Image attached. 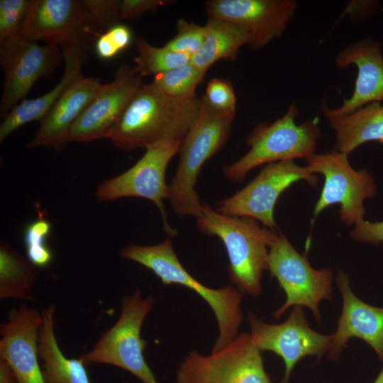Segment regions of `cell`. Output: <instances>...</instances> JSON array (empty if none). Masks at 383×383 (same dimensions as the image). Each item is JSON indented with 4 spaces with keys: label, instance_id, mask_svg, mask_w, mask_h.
Returning a JSON list of instances; mask_svg holds the SVG:
<instances>
[{
    "label": "cell",
    "instance_id": "obj_1",
    "mask_svg": "<svg viewBox=\"0 0 383 383\" xmlns=\"http://www.w3.org/2000/svg\"><path fill=\"white\" fill-rule=\"evenodd\" d=\"M201 98L166 95L151 82L132 97L106 136L118 148L131 151L166 140H183L196 122Z\"/></svg>",
    "mask_w": 383,
    "mask_h": 383
},
{
    "label": "cell",
    "instance_id": "obj_2",
    "mask_svg": "<svg viewBox=\"0 0 383 383\" xmlns=\"http://www.w3.org/2000/svg\"><path fill=\"white\" fill-rule=\"evenodd\" d=\"M196 219L199 231L218 237L223 243L229 260L228 277L234 287L241 293L260 296L276 231L261 227L252 218L220 213L206 202H202L201 213Z\"/></svg>",
    "mask_w": 383,
    "mask_h": 383
},
{
    "label": "cell",
    "instance_id": "obj_3",
    "mask_svg": "<svg viewBox=\"0 0 383 383\" xmlns=\"http://www.w3.org/2000/svg\"><path fill=\"white\" fill-rule=\"evenodd\" d=\"M120 255L152 271L163 284L187 287L206 301L218 327L211 352L223 348L238 335L243 321L242 293L234 286L212 289L196 280L181 264L169 238L153 245L130 244L121 249Z\"/></svg>",
    "mask_w": 383,
    "mask_h": 383
},
{
    "label": "cell",
    "instance_id": "obj_4",
    "mask_svg": "<svg viewBox=\"0 0 383 383\" xmlns=\"http://www.w3.org/2000/svg\"><path fill=\"white\" fill-rule=\"evenodd\" d=\"M233 118L213 110L201 98L199 116L182 140L175 174L169 184L170 201L178 216L199 217L202 202L196 191L204 164L228 140Z\"/></svg>",
    "mask_w": 383,
    "mask_h": 383
},
{
    "label": "cell",
    "instance_id": "obj_5",
    "mask_svg": "<svg viewBox=\"0 0 383 383\" xmlns=\"http://www.w3.org/2000/svg\"><path fill=\"white\" fill-rule=\"evenodd\" d=\"M299 109L294 103L271 124L260 123L248 135L249 150L236 162L223 168L231 182H242L254 168L279 161L307 158L313 155L321 135L318 118L296 123Z\"/></svg>",
    "mask_w": 383,
    "mask_h": 383
},
{
    "label": "cell",
    "instance_id": "obj_6",
    "mask_svg": "<svg viewBox=\"0 0 383 383\" xmlns=\"http://www.w3.org/2000/svg\"><path fill=\"white\" fill-rule=\"evenodd\" d=\"M154 302L152 296L143 298L140 289L125 296L118 320L101 335L92 349L79 357L83 363L113 365L143 383H159L145 360L147 341L140 336L143 323Z\"/></svg>",
    "mask_w": 383,
    "mask_h": 383
},
{
    "label": "cell",
    "instance_id": "obj_7",
    "mask_svg": "<svg viewBox=\"0 0 383 383\" xmlns=\"http://www.w3.org/2000/svg\"><path fill=\"white\" fill-rule=\"evenodd\" d=\"M176 379L177 383H272L261 351L246 333L209 355L190 352L180 363Z\"/></svg>",
    "mask_w": 383,
    "mask_h": 383
},
{
    "label": "cell",
    "instance_id": "obj_8",
    "mask_svg": "<svg viewBox=\"0 0 383 383\" xmlns=\"http://www.w3.org/2000/svg\"><path fill=\"white\" fill-rule=\"evenodd\" d=\"M267 270L286 294L284 304L272 314L274 318H279L291 306H301L310 309L320 321L319 303L331 299V270L313 269L280 232L270 248Z\"/></svg>",
    "mask_w": 383,
    "mask_h": 383
},
{
    "label": "cell",
    "instance_id": "obj_9",
    "mask_svg": "<svg viewBox=\"0 0 383 383\" xmlns=\"http://www.w3.org/2000/svg\"><path fill=\"white\" fill-rule=\"evenodd\" d=\"M307 168L313 174L324 176V184L314 206L317 216L328 206L340 204L339 217L348 226L363 220L364 202L376 195L373 175L367 170H355L348 161V155L337 151L316 154L306 159Z\"/></svg>",
    "mask_w": 383,
    "mask_h": 383
},
{
    "label": "cell",
    "instance_id": "obj_10",
    "mask_svg": "<svg viewBox=\"0 0 383 383\" xmlns=\"http://www.w3.org/2000/svg\"><path fill=\"white\" fill-rule=\"evenodd\" d=\"M182 140L157 143L145 149L135 164L122 174L104 181L96 192L101 201L123 197H140L153 202L162 218L163 228L170 237L177 231L168 223L164 200L170 199V187L165 179L167 167L179 152Z\"/></svg>",
    "mask_w": 383,
    "mask_h": 383
},
{
    "label": "cell",
    "instance_id": "obj_11",
    "mask_svg": "<svg viewBox=\"0 0 383 383\" xmlns=\"http://www.w3.org/2000/svg\"><path fill=\"white\" fill-rule=\"evenodd\" d=\"M299 180L306 181L311 187L318 184V177L306 166H299L294 160L268 164L242 189L217 202L214 209L223 215L252 218L275 231L274 209L277 199Z\"/></svg>",
    "mask_w": 383,
    "mask_h": 383
},
{
    "label": "cell",
    "instance_id": "obj_12",
    "mask_svg": "<svg viewBox=\"0 0 383 383\" xmlns=\"http://www.w3.org/2000/svg\"><path fill=\"white\" fill-rule=\"evenodd\" d=\"M59 45H39L20 35L0 43V64L4 83L0 115L4 118L26 99L34 83L52 73L63 60Z\"/></svg>",
    "mask_w": 383,
    "mask_h": 383
},
{
    "label": "cell",
    "instance_id": "obj_13",
    "mask_svg": "<svg viewBox=\"0 0 383 383\" xmlns=\"http://www.w3.org/2000/svg\"><path fill=\"white\" fill-rule=\"evenodd\" d=\"M250 335L257 348L279 356L284 363L281 383H288L291 373L303 357L321 358L330 351L332 335L316 332L308 324L303 309L294 306L287 320L280 324L266 323L252 313H248Z\"/></svg>",
    "mask_w": 383,
    "mask_h": 383
},
{
    "label": "cell",
    "instance_id": "obj_14",
    "mask_svg": "<svg viewBox=\"0 0 383 383\" xmlns=\"http://www.w3.org/2000/svg\"><path fill=\"white\" fill-rule=\"evenodd\" d=\"M143 84V77L134 67L121 65L114 79L101 84L92 101L72 126L70 143H85L106 138Z\"/></svg>",
    "mask_w": 383,
    "mask_h": 383
},
{
    "label": "cell",
    "instance_id": "obj_15",
    "mask_svg": "<svg viewBox=\"0 0 383 383\" xmlns=\"http://www.w3.org/2000/svg\"><path fill=\"white\" fill-rule=\"evenodd\" d=\"M299 4L295 0H210L205 10L208 17L246 27L251 35L250 48L258 50L282 35Z\"/></svg>",
    "mask_w": 383,
    "mask_h": 383
},
{
    "label": "cell",
    "instance_id": "obj_16",
    "mask_svg": "<svg viewBox=\"0 0 383 383\" xmlns=\"http://www.w3.org/2000/svg\"><path fill=\"white\" fill-rule=\"evenodd\" d=\"M41 312L23 304L11 309L0 326V356L12 368L18 383H45L38 363Z\"/></svg>",
    "mask_w": 383,
    "mask_h": 383
},
{
    "label": "cell",
    "instance_id": "obj_17",
    "mask_svg": "<svg viewBox=\"0 0 383 383\" xmlns=\"http://www.w3.org/2000/svg\"><path fill=\"white\" fill-rule=\"evenodd\" d=\"M95 35L87 23L82 1L77 0H34L20 34L37 43H72L84 47L87 40Z\"/></svg>",
    "mask_w": 383,
    "mask_h": 383
},
{
    "label": "cell",
    "instance_id": "obj_18",
    "mask_svg": "<svg viewBox=\"0 0 383 383\" xmlns=\"http://www.w3.org/2000/svg\"><path fill=\"white\" fill-rule=\"evenodd\" d=\"M335 64L340 69L356 66L357 76L352 96L344 99L340 106H323L326 117L344 116L383 100V55L379 41L366 38L347 45L336 55Z\"/></svg>",
    "mask_w": 383,
    "mask_h": 383
},
{
    "label": "cell",
    "instance_id": "obj_19",
    "mask_svg": "<svg viewBox=\"0 0 383 383\" xmlns=\"http://www.w3.org/2000/svg\"><path fill=\"white\" fill-rule=\"evenodd\" d=\"M336 282L343 299V309L336 331L332 334L328 357L337 360L351 338L365 341L383 362V308L368 304L353 292L350 279L339 271Z\"/></svg>",
    "mask_w": 383,
    "mask_h": 383
},
{
    "label": "cell",
    "instance_id": "obj_20",
    "mask_svg": "<svg viewBox=\"0 0 383 383\" xmlns=\"http://www.w3.org/2000/svg\"><path fill=\"white\" fill-rule=\"evenodd\" d=\"M102 84L93 77H82L73 84L40 121L28 148L61 151L70 143L72 126L92 101Z\"/></svg>",
    "mask_w": 383,
    "mask_h": 383
},
{
    "label": "cell",
    "instance_id": "obj_21",
    "mask_svg": "<svg viewBox=\"0 0 383 383\" xmlns=\"http://www.w3.org/2000/svg\"><path fill=\"white\" fill-rule=\"evenodd\" d=\"M65 68L59 82L48 92L35 99H25L4 118L0 126V141L23 125L41 121L64 93L84 75L82 69L86 60L85 47L72 43L60 45Z\"/></svg>",
    "mask_w": 383,
    "mask_h": 383
},
{
    "label": "cell",
    "instance_id": "obj_22",
    "mask_svg": "<svg viewBox=\"0 0 383 383\" xmlns=\"http://www.w3.org/2000/svg\"><path fill=\"white\" fill-rule=\"evenodd\" d=\"M40 312L38 355L44 362L42 370L45 383H91L80 358L66 357L58 345L54 328L55 306L50 304Z\"/></svg>",
    "mask_w": 383,
    "mask_h": 383
},
{
    "label": "cell",
    "instance_id": "obj_23",
    "mask_svg": "<svg viewBox=\"0 0 383 383\" xmlns=\"http://www.w3.org/2000/svg\"><path fill=\"white\" fill-rule=\"evenodd\" d=\"M335 133V151L349 155L361 145L383 144V106L368 104L348 114L326 117Z\"/></svg>",
    "mask_w": 383,
    "mask_h": 383
},
{
    "label": "cell",
    "instance_id": "obj_24",
    "mask_svg": "<svg viewBox=\"0 0 383 383\" xmlns=\"http://www.w3.org/2000/svg\"><path fill=\"white\" fill-rule=\"evenodd\" d=\"M206 38L201 49L191 58V63L207 72L218 60L234 61L241 47L251 43L249 30L240 24L208 17Z\"/></svg>",
    "mask_w": 383,
    "mask_h": 383
},
{
    "label": "cell",
    "instance_id": "obj_25",
    "mask_svg": "<svg viewBox=\"0 0 383 383\" xmlns=\"http://www.w3.org/2000/svg\"><path fill=\"white\" fill-rule=\"evenodd\" d=\"M36 267L12 249L0 243V299L33 301L30 289L37 277Z\"/></svg>",
    "mask_w": 383,
    "mask_h": 383
},
{
    "label": "cell",
    "instance_id": "obj_26",
    "mask_svg": "<svg viewBox=\"0 0 383 383\" xmlns=\"http://www.w3.org/2000/svg\"><path fill=\"white\" fill-rule=\"evenodd\" d=\"M134 40L137 51L134 68L143 77L155 76L191 61L189 55L174 52L165 45L154 46L141 36L135 37Z\"/></svg>",
    "mask_w": 383,
    "mask_h": 383
},
{
    "label": "cell",
    "instance_id": "obj_27",
    "mask_svg": "<svg viewBox=\"0 0 383 383\" xmlns=\"http://www.w3.org/2000/svg\"><path fill=\"white\" fill-rule=\"evenodd\" d=\"M206 72L190 62L154 76L152 83L167 96L182 98L196 94Z\"/></svg>",
    "mask_w": 383,
    "mask_h": 383
},
{
    "label": "cell",
    "instance_id": "obj_28",
    "mask_svg": "<svg viewBox=\"0 0 383 383\" xmlns=\"http://www.w3.org/2000/svg\"><path fill=\"white\" fill-rule=\"evenodd\" d=\"M38 208V217L28 224L24 230L23 240L27 258L38 267H47L52 259V254L47 245L52 225Z\"/></svg>",
    "mask_w": 383,
    "mask_h": 383
},
{
    "label": "cell",
    "instance_id": "obj_29",
    "mask_svg": "<svg viewBox=\"0 0 383 383\" xmlns=\"http://www.w3.org/2000/svg\"><path fill=\"white\" fill-rule=\"evenodd\" d=\"M34 0L0 1V43L20 35Z\"/></svg>",
    "mask_w": 383,
    "mask_h": 383
},
{
    "label": "cell",
    "instance_id": "obj_30",
    "mask_svg": "<svg viewBox=\"0 0 383 383\" xmlns=\"http://www.w3.org/2000/svg\"><path fill=\"white\" fill-rule=\"evenodd\" d=\"M87 23L96 35L99 31L106 30L119 23L120 1L83 0L82 1Z\"/></svg>",
    "mask_w": 383,
    "mask_h": 383
},
{
    "label": "cell",
    "instance_id": "obj_31",
    "mask_svg": "<svg viewBox=\"0 0 383 383\" xmlns=\"http://www.w3.org/2000/svg\"><path fill=\"white\" fill-rule=\"evenodd\" d=\"M176 27L177 34L165 46L174 52L186 54L192 57L204 44L206 33L205 25L200 26L180 18Z\"/></svg>",
    "mask_w": 383,
    "mask_h": 383
},
{
    "label": "cell",
    "instance_id": "obj_32",
    "mask_svg": "<svg viewBox=\"0 0 383 383\" xmlns=\"http://www.w3.org/2000/svg\"><path fill=\"white\" fill-rule=\"evenodd\" d=\"M132 37V31L127 25L117 23L97 37L95 52L101 60H111L130 45Z\"/></svg>",
    "mask_w": 383,
    "mask_h": 383
},
{
    "label": "cell",
    "instance_id": "obj_33",
    "mask_svg": "<svg viewBox=\"0 0 383 383\" xmlns=\"http://www.w3.org/2000/svg\"><path fill=\"white\" fill-rule=\"evenodd\" d=\"M203 98L216 111L231 118L236 113V98L231 82L213 78L208 83Z\"/></svg>",
    "mask_w": 383,
    "mask_h": 383
},
{
    "label": "cell",
    "instance_id": "obj_34",
    "mask_svg": "<svg viewBox=\"0 0 383 383\" xmlns=\"http://www.w3.org/2000/svg\"><path fill=\"white\" fill-rule=\"evenodd\" d=\"M349 235L356 242L378 245L383 243V221L370 222L361 220L355 224Z\"/></svg>",
    "mask_w": 383,
    "mask_h": 383
},
{
    "label": "cell",
    "instance_id": "obj_35",
    "mask_svg": "<svg viewBox=\"0 0 383 383\" xmlns=\"http://www.w3.org/2000/svg\"><path fill=\"white\" fill-rule=\"evenodd\" d=\"M168 1L163 0H121L120 1L121 19L138 17L145 12L151 11Z\"/></svg>",
    "mask_w": 383,
    "mask_h": 383
},
{
    "label": "cell",
    "instance_id": "obj_36",
    "mask_svg": "<svg viewBox=\"0 0 383 383\" xmlns=\"http://www.w3.org/2000/svg\"><path fill=\"white\" fill-rule=\"evenodd\" d=\"M373 383H383V365L379 373L378 374L377 377H376Z\"/></svg>",
    "mask_w": 383,
    "mask_h": 383
}]
</instances>
